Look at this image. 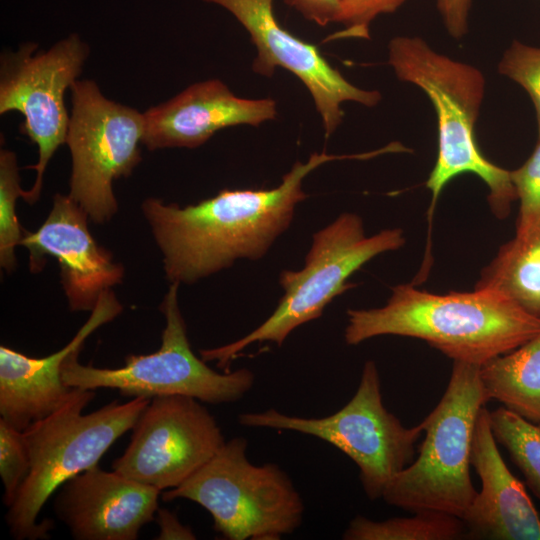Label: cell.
Instances as JSON below:
<instances>
[{
    "label": "cell",
    "instance_id": "obj_2",
    "mask_svg": "<svg viewBox=\"0 0 540 540\" xmlns=\"http://www.w3.org/2000/svg\"><path fill=\"white\" fill-rule=\"evenodd\" d=\"M347 317L348 345L384 335L412 337L453 361L479 366L540 334L539 316L488 289L435 294L400 284L384 306L349 309Z\"/></svg>",
    "mask_w": 540,
    "mask_h": 540
},
{
    "label": "cell",
    "instance_id": "obj_16",
    "mask_svg": "<svg viewBox=\"0 0 540 540\" xmlns=\"http://www.w3.org/2000/svg\"><path fill=\"white\" fill-rule=\"evenodd\" d=\"M144 113L143 145L148 150L197 148L221 129L259 126L277 117L272 98L236 96L219 79L193 83L173 98Z\"/></svg>",
    "mask_w": 540,
    "mask_h": 540
},
{
    "label": "cell",
    "instance_id": "obj_10",
    "mask_svg": "<svg viewBox=\"0 0 540 540\" xmlns=\"http://www.w3.org/2000/svg\"><path fill=\"white\" fill-rule=\"evenodd\" d=\"M66 144L72 157L70 197L96 224L117 213L113 181L141 161L144 113L106 98L95 81L76 80Z\"/></svg>",
    "mask_w": 540,
    "mask_h": 540
},
{
    "label": "cell",
    "instance_id": "obj_5",
    "mask_svg": "<svg viewBox=\"0 0 540 540\" xmlns=\"http://www.w3.org/2000/svg\"><path fill=\"white\" fill-rule=\"evenodd\" d=\"M480 367L453 361L443 396L420 423L425 437L419 455L384 490L388 505L463 520L477 495L470 475L471 444L478 414L488 402Z\"/></svg>",
    "mask_w": 540,
    "mask_h": 540
},
{
    "label": "cell",
    "instance_id": "obj_7",
    "mask_svg": "<svg viewBox=\"0 0 540 540\" xmlns=\"http://www.w3.org/2000/svg\"><path fill=\"white\" fill-rule=\"evenodd\" d=\"M243 437L218 452L164 501L183 498L209 512L213 528L227 540H278L302 524L305 505L290 476L276 463L256 465Z\"/></svg>",
    "mask_w": 540,
    "mask_h": 540
},
{
    "label": "cell",
    "instance_id": "obj_8",
    "mask_svg": "<svg viewBox=\"0 0 540 540\" xmlns=\"http://www.w3.org/2000/svg\"><path fill=\"white\" fill-rule=\"evenodd\" d=\"M237 419L245 427L298 432L331 444L357 465L371 500L382 498L390 481L414 461L415 443L423 433L420 423L405 427L386 409L373 360L365 362L353 397L331 415L302 417L270 408L241 413Z\"/></svg>",
    "mask_w": 540,
    "mask_h": 540
},
{
    "label": "cell",
    "instance_id": "obj_9",
    "mask_svg": "<svg viewBox=\"0 0 540 540\" xmlns=\"http://www.w3.org/2000/svg\"><path fill=\"white\" fill-rule=\"evenodd\" d=\"M178 283H171L160 310L165 317L159 350L147 355H129L119 368H97L78 361L80 350L70 353L62 364V379L70 387L95 390L117 389L124 396L183 395L211 404L242 399L255 382L247 368L217 372L198 358L187 336L178 304Z\"/></svg>",
    "mask_w": 540,
    "mask_h": 540
},
{
    "label": "cell",
    "instance_id": "obj_29",
    "mask_svg": "<svg viewBox=\"0 0 540 540\" xmlns=\"http://www.w3.org/2000/svg\"><path fill=\"white\" fill-rule=\"evenodd\" d=\"M342 0H284L306 20L321 27L336 23Z\"/></svg>",
    "mask_w": 540,
    "mask_h": 540
},
{
    "label": "cell",
    "instance_id": "obj_11",
    "mask_svg": "<svg viewBox=\"0 0 540 540\" xmlns=\"http://www.w3.org/2000/svg\"><path fill=\"white\" fill-rule=\"evenodd\" d=\"M88 55L89 47L78 34L66 36L45 51L28 42L1 55L0 114H22L20 132L38 148V161L29 166L36 171L34 184L22 194L30 204L40 196L50 159L66 143L70 116L64 95L78 80Z\"/></svg>",
    "mask_w": 540,
    "mask_h": 540
},
{
    "label": "cell",
    "instance_id": "obj_21",
    "mask_svg": "<svg viewBox=\"0 0 540 540\" xmlns=\"http://www.w3.org/2000/svg\"><path fill=\"white\" fill-rule=\"evenodd\" d=\"M467 535L465 522L454 515L419 511L411 517L375 521L361 515L353 518L344 540H454Z\"/></svg>",
    "mask_w": 540,
    "mask_h": 540
},
{
    "label": "cell",
    "instance_id": "obj_26",
    "mask_svg": "<svg viewBox=\"0 0 540 540\" xmlns=\"http://www.w3.org/2000/svg\"><path fill=\"white\" fill-rule=\"evenodd\" d=\"M407 0H342L336 23L342 29L326 36L323 43L344 39H369L372 22L382 14L393 13Z\"/></svg>",
    "mask_w": 540,
    "mask_h": 540
},
{
    "label": "cell",
    "instance_id": "obj_1",
    "mask_svg": "<svg viewBox=\"0 0 540 540\" xmlns=\"http://www.w3.org/2000/svg\"><path fill=\"white\" fill-rule=\"evenodd\" d=\"M372 153H312L296 161L280 184L270 189H222L197 204L180 207L146 198L141 210L163 256L170 283L192 284L238 259L262 258L290 226L298 203L308 195L304 178L334 160L366 159Z\"/></svg>",
    "mask_w": 540,
    "mask_h": 540
},
{
    "label": "cell",
    "instance_id": "obj_18",
    "mask_svg": "<svg viewBox=\"0 0 540 540\" xmlns=\"http://www.w3.org/2000/svg\"><path fill=\"white\" fill-rule=\"evenodd\" d=\"M470 464L481 480V491L463 518L467 535L540 540V517L524 485L508 469L497 448L486 406L475 423Z\"/></svg>",
    "mask_w": 540,
    "mask_h": 540
},
{
    "label": "cell",
    "instance_id": "obj_30",
    "mask_svg": "<svg viewBox=\"0 0 540 540\" xmlns=\"http://www.w3.org/2000/svg\"><path fill=\"white\" fill-rule=\"evenodd\" d=\"M154 520L160 528L158 540L196 538L191 528L183 525L176 514L168 509L158 508Z\"/></svg>",
    "mask_w": 540,
    "mask_h": 540
},
{
    "label": "cell",
    "instance_id": "obj_13",
    "mask_svg": "<svg viewBox=\"0 0 540 540\" xmlns=\"http://www.w3.org/2000/svg\"><path fill=\"white\" fill-rule=\"evenodd\" d=\"M202 1L227 10L248 32L257 52L252 62L253 72L270 78L276 68H283L304 84L321 118L326 138L343 121V103L355 102L371 108L381 101L379 91L355 86L327 61L316 45L282 27L274 15L273 0Z\"/></svg>",
    "mask_w": 540,
    "mask_h": 540
},
{
    "label": "cell",
    "instance_id": "obj_19",
    "mask_svg": "<svg viewBox=\"0 0 540 540\" xmlns=\"http://www.w3.org/2000/svg\"><path fill=\"white\" fill-rule=\"evenodd\" d=\"M475 289L496 291L540 317V224L516 231L481 271Z\"/></svg>",
    "mask_w": 540,
    "mask_h": 540
},
{
    "label": "cell",
    "instance_id": "obj_17",
    "mask_svg": "<svg viewBox=\"0 0 540 540\" xmlns=\"http://www.w3.org/2000/svg\"><path fill=\"white\" fill-rule=\"evenodd\" d=\"M123 310L114 292L104 291L91 315L61 350L43 357L26 356L12 348L0 346V418L19 431L58 410L70 397L74 387L62 379V364L73 351L100 326L112 321Z\"/></svg>",
    "mask_w": 540,
    "mask_h": 540
},
{
    "label": "cell",
    "instance_id": "obj_22",
    "mask_svg": "<svg viewBox=\"0 0 540 540\" xmlns=\"http://www.w3.org/2000/svg\"><path fill=\"white\" fill-rule=\"evenodd\" d=\"M496 442L505 447L540 500V424L500 407L490 412Z\"/></svg>",
    "mask_w": 540,
    "mask_h": 540
},
{
    "label": "cell",
    "instance_id": "obj_15",
    "mask_svg": "<svg viewBox=\"0 0 540 540\" xmlns=\"http://www.w3.org/2000/svg\"><path fill=\"white\" fill-rule=\"evenodd\" d=\"M160 493L95 465L60 487L54 510L76 540H135L155 519Z\"/></svg>",
    "mask_w": 540,
    "mask_h": 540
},
{
    "label": "cell",
    "instance_id": "obj_25",
    "mask_svg": "<svg viewBox=\"0 0 540 540\" xmlns=\"http://www.w3.org/2000/svg\"><path fill=\"white\" fill-rule=\"evenodd\" d=\"M498 71L520 85L530 96L536 112L540 141V47L514 40L503 53Z\"/></svg>",
    "mask_w": 540,
    "mask_h": 540
},
{
    "label": "cell",
    "instance_id": "obj_27",
    "mask_svg": "<svg viewBox=\"0 0 540 540\" xmlns=\"http://www.w3.org/2000/svg\"><path fill=\"white\" fill-rule=\"evenodd\" d=\"M520 200L517 231L540 224V141L519 168L510 171Z\"/></svg>",
    "mask_w": 540,
    "mask_h": 540
},
{
    "label": "cell",
    "instance_id": "obj_14",
    "mask_svg": "<svg viewBox=\"0 0 540 540\" xmlns=\"http://www.w3.org/2000/svg\"><path fill=\"white\" fill-rule=\"evenodd\" d=\"M88 218L69 194H56L46 220L34 232L24 229L20 242L29 252L31 272L41 271L48 256L58 261L71 311H92L100 295L124 277L123 266L91 235Z\"/></svg>",
    "mask_w": 540,
    "mask_h": 540
},
{
    "label": "cell",
    "instance_id": "obj_3",
    "mask_svg": "<svg viewBox=\"0 0 540 540\" xmlns=\"http://www.w3.org/2000/svg\"><path fill=\"white\" fill-rule=\"evenodd\" d=\"M388 63L396 77L420 88L436 112L438 152L426 187L431 192L427 216L428 242L438 199L445 186L461 174H474L488 187V202L504 218L517 198L510 171L481 152L475 125L485 94V79L476 67L435 51L418 36H396L388 44Z\"/></svg>",
    "mask_w": 540,
    "mask_h": 540
},
{
    "label": "cell",
    "instance_id": "obj_12",
    "mask_svg": "<svg viewBox=\"0 0 540 540\" xmlns=\"http://www.w3.org/2000/svg\"><path fill=\"white\" fill-rule=\"evenodd\" d=\"M200 402L183 395L153 397L112 469L161 491L182 484L226 441L216 419Z\"/></svg>",
    "mask_w": 540,
    "mask_h": 540
},
{
    "label": "cell",
    "instance_id": "obj_4",
    "mask_svg": "<svg viewBox=\"0 0 540 540\" xmlns=\"http://www.w3.org/2000/svg\"><path fill=\"white\" fill-rule=\"evenodd\" d=\"M94 397V390L74 387L64 405L23 431L30 472L6 514L15 539L49 538L52 523L37 521L49 497L67 480L97 465L111 445L132 430L152 399L138 396L125 403L112 401L83 414Z\"/></svg>",
    "mask_w": 540,
    "mask_h": 540
},
{
    "label": "cell",
    "instance_id": "obj_23",
    "mask_svg": "<svg viewBox=\"0 0 540 540\" xmlns=\"http://www.w3.org/2000/svg\"><path fill=\"white\" fill-rule=\"evenodd\" d=\"M24 190L16 154L8 149L0 151V265L7 271L15 269V248L20 245L24 229L16 215V200Z\"/></svg>",
    "mask_w": 540,
    "mask_h": 540
},
{
    "label": "cell",
    "instance_id": "obj_28",
    "mask_svg": "<svg viewBox=\"0 0 540 540\" xmlns=\"http://www.w3.org/2000/svg\"><path fill=\"white\" fill-rule=\"evenodd\" d=\"M472 0H436L438 12L452 38L461 39L468 31Z\"/></svg>",
    "mask_w": 540,
    "mask_h": 540
},
{
    "label": "cell",
    "instance_id": "obj_24",
    "mask_svg": "<svg viewBox=\"0 0 540 540\" xmlns=\"http://www.w3.org/2000/svg\"><path fill=\"white\" fill-rule=\"evenodd\" d=\"M30 467V455L23 431L0 418V476L4 487L5 506L10 507L13 504Z\"/></svg>",
    "mask_w": 540,
    "mask_h": 540
},
{
    "label": "cell",
    "instance_id": "obj_20",
    "mask_svg": "<svg viewBox=\"0 0 540 540\" xmlns=\"http://www.w3.org/2000/svg\"><path fill=\"white\" fill-rule=\"evenodd\" d=\"M487 401L540 423V334L480 367Z\"/></svg>",
    "mask_w": 540,
    "mask_h": 540
},
{
    "label": "cell",
    "instance_id": "obj_6",
    "mask_svg": "<svg viewBox=\"0 0 540 540\" xmlns=\"http://www.w3.org/2000/svg\"><path fill=\"white\" fill-rule=\"evenodd\" d=\"M405 243L399 228L385 229L367 237L363 222L355 213H343L315 232L300 270H283L279 283L283 296L272 314L242 338L212 349L200 350L204 361L226 367L237 355L255 343L281 346L297 327L318 319L338 295L355 286L351 275L372 258L397 250Z\"/></svg>",
    "mask_w": 540,
    "mask_h": 540
}]
</instances>
